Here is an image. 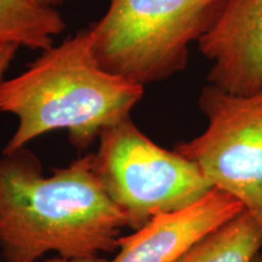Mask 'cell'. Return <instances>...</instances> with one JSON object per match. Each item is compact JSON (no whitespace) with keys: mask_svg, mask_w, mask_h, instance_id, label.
Listing matches in <instances>:
<instances>
[{"mask_svg":"<svg viewBox=\"0 0 262 262\" xmlns=\"http://www.w3.org/2000/svg\"><path fill=\"white\" fill-rule=\"evenodd\" d=\"M125 214L94 166V153L42 175L28 148L0 155V251L3 262H37L55 251L64 258L117 253Z\"/></svg>","mask_w":262,"mask_h":262,"instance_id":"6da1fadb","label":"cell"},{"mask_svg":"<svg viewBox=\"0 0 262 262\" xmlns=\"http://www.w3.org/2000/svg\"><path fill=\"white\" fill-rule=\"evenodd\" d=\"M143 93L142 85L104 70L90 29H81L0 81V113L18 120L2 153L25 148L54 130H67L72 145L86 149L106 127L130 118Z\"/></svg>","mask_w":262,"mask_h":262,"instance_id":"7a4b0ae2","label":"cell"},{"mask_svg":"<svg viewBox=\"0 0 262 262\" xmlns=\"http://www.w3.org/2000/svg\"><path fill=\"white\" fill-rule=\"evenodd\" d=\"M226 0H110L90 29L104 70L142 86L180 73Z\"/></svg>","mask_w":262,"mask_h":262,"instance_id":"3957f363","label":"cell"},{"mask_svg":"<svg viewBox=\"0 0 262 262\" xmlns=\"http://www.w3.org/2000/svg\"><path fill=\"white\" fill-rule=\"evenodd\" d=\"M94 166L134 231L188 208L214 188L194 163L153 142L131 117L101 133Z\"/></svg>","mask_w":262,"mask_h":262,"instance_id":"277c9868","label":"cell"},{"mask_svg":"<svg viewBox=\"0 0 262 262\" xmlns=\"http://www.w3.org/2000/svg\"><path fill=\"white\" fill-rule=\"evenodd\" d=\"M199 108L208 126L175 150L262 226V89L238 95L208 84L199 95Z\"/></svg>","mask_w":262,"mask_h":262,"instance_id":"5b68a950","label":"cell"},{"mask_svg":"<svg viewBox=\"0 0 262 262\" xmlns=\"http://www.w3.org/2000/svg\"><path fill=\"white\" fill-rule=\"evenodd\" d=\"M198 48L211 62L209 84L238 95L262 89V0H226Z\"/></svg>","mask_w":262,"mask_h":262,"instance_id":"8992f818","label":"cell"},{"mask_svg":"<svg viewBox=\"0 0 262 262\" xmlns=\"http://www.w3.org/2000/svg\"><path fill=\"white\" fill-rule=\"evenodd\" d=\"M243 210L233 195L212 188L188 208L157 216L134 233L123 235L110 262H172Z\"/></svg>","mask_w":262,"mask_h":262,"instance_id":"52a82bcc","label":"cell"},{"mask_svg":"<svg viewBox=\"0 0 262 262\" xmlns=\"http://www.w3.org/2000/svg\"><path fill=\"white\" fill-rule=\"evenodd\" d=\"M261 248L262 226L244 209L172 262H253Z\"/></svg>","mask_w":262,"mask_h":262,"instance_id":"ba28073f","label":"cell"},{"mask_svg":"<svg viewBox=\"0 0 262 262\" xmlns=\"http://www.w3.org/2000/svg\"><path fill=\"white\" fill-rule=\"evenodd\" d=\"M66 27L55 8L33 0H0V44L44 51L54 47V38Z\"/></svg>","mask_w":262,"mask_h":262,"instance_id":"9c48e42d","label":"cell"},{"mask_svg":"<svg viewBox=\"0 0 262 262\" xmlns=\"http://www.w3.org/2000/svg\"><path fill=\"white\" fill-rule=\"evenodd\" d=\"M18 49L16 44H0V81L4 80V74L15 60Z\"/></svg>","mask_w":262,"mask_h":262,"instance_id":"30bf717a","label":"cell"},{"mask_svg":"<svg viewBox=\"0 0 262 262\" xmlns=\"http://www.w3.org/2000/svg\"><path fill=\"white\" fill-rule=\"evenodd\" d=\"M44 262H108L106 258L103 257H94V258H64V257H51L49 260H45Z\"/></svg>","mask_w":262,"mask_h":262,"instance_id":"8fae6325","label":"cell"},{"mask_svg":"<svg viewBox=\"0 0 262 262\" xmlns=\"http://www.w3.org/2000/svg\"><path fill=\"white\" fill-rule=\"evenodd\" d=\"M34 3H37L39 5L42 6H50V8H55L56 5H60L66 0H33Z\"/></svg>","mask_w":262,"mask_h":262,"instance_id":"7c38bea8","label":"cell"},{"mask_svg":"<svg viewBox=\"0 0 262 262\" xmlns=\"http://www.w3.org/2000/svg\"><path fill=\"white\" fill-rule=\"evenodd\" d=\"M253 262H262V253H258L256 256H255Z\"/></svg>","mask_w":262,"mask_h":262,"instance_id":"4fadbf2b","label":"cell"}]
</instances>
